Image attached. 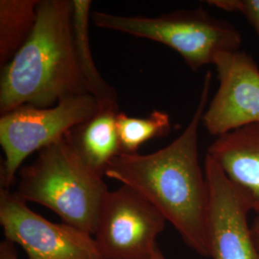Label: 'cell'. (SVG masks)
Listing matches in <instances>:
<instances>
[{
  "label": "cell",
  "mask_w": 259,
  "mask_h": 259,
  "mask_svg": "<svg viewBox=\"0 0 259 259\" xmlns=\"http://www.w3.org/2000/svg\"><path fill=\"white\" fill-rule=\"evenodd\" d=\"M211 73L206 72L198 105L184 132L166 147L149 155L121 154L105 176L148 200L176 229L186 245L209 256V191L199 156V129L208 105Z\"/></svg>",
  "instance_id": "6da1fadb"
},
{
  "label": "cell",
  "mask_w": 259,
  "mask_h": 259,
  "mask_svg": "<svg viewBox=\"0 0 259 259\" xmlns=\"http://www.w3.org/2000/svg\"><path fill=\"white\" fill-rule=\"evenodd\" d=\"M88 90L75 55L71 0H40L27 41L1 67V115L21 106L50 108Z\"/></svg>",
  "instance_id": "7a4b0ae2"
},
{
  "label": "cell",
  "mask_w": 259,
  "mask_h": 259,
  "mask_svg": "<svg viewBox=\"0 0 259 259\" xmlns=\"http://www.w3.org/2000/svg\"><path fill=\"white\" fill-rule=\"evenodd\" d=\"M64 139L41 151L19 172L17 194L47 206L62 221L94 235L103 202L110 191Z\"/></svg>",
  "instance_id": "3957f363"
},
{
  "label": "cell",
  "mask_w": 259,
  "mask_h": 259,
  "mask_svg": "<svg viewBox=\"0 0 259 259\" xmlns=\"http://www.w3.org/2000/svg\"><path fill=\"white\" fill-rule=\"evenodd\" d=\"M92 19L97 27L172 48L193 71L204 65H214L218 56L240 50L242 46L237 28L201 8L179 10L154 18L93 12Z\"/></svg>",
  "instance_id": "277c9868"
},
{
  "label": "cell",
  "mask_w": 259,
  "mask_h": 259,
  "mask_svg": "<svg viewBox=\"0 0 259 259\" xmlns=\"http://www.w3.org/2000/svg\"><path fill=\"white\" fill-rule=\"evenodd\" d=\"M98 100L90 93L71 97L50 108L21 106L0 117V144L4 154L1 164V188L11 189L23 161L64 139L76 125L99 110Z\"/></svg>",
  "instance_id": "5b68a950"
},
{
  "label": "cell",
  "mask_w": 259,
  "mask_h": 259,
  "mask_svg": "<svg viewBox=\"0 0 259 259\" xmlns=\"http://www.w3.org/2000/svg\"><path fill=\"white\" fill-rule=\"evenodd\" d=\"M165 223L148 200L122 185L106 196L94 239L103 259H150Z\"/></svg>",
  "instance_id": "8992f818"
},
{
  "label": "cell",
  "mask_w": 259,
  "mask_h": 259,
  "mask_svg": "<svg viewBox=\"0 0 259 259\" xmlns=\"http://www.w3.org/2000/svg\"><path fill=\"white\" fill-rule=\"evenodd\" d=\"M0 224L5 240L19 244L28 259H103L92 234L48 221L11 189H0Z\"/></svg>",
  "instance_id": "52a82bcc"
},
{
  "label": "cell",
  "mask_w": 259,
  "mask_h": 259,
  "mask_svg": "<svg viewBox=\"0 0 259 259\" xmlns=\"http://www.w3.org/2000/svg\"><path fill=\"white\" fill-rule=\"evenodd\" d=\"M214 65L219 87L202 123L216 138L259 123V67L251 56L237 50L223 53Z\"/></svg>",
  "instance_id": "ba28073f"
},
{
  "label": "cell",
  "mask_w": 259,
  "mask_h": 259,
  "mask_svg": "<svg viewBox=\"0 0 259 259\" xmlns=\"http://www.w3.org/2000/svg\"><path fill=\"white\" fill-rule=\"evenodd\" d=\"M204 170L209 191V256L212 259H259L258 248L248 221L251 210L247 201L208 155Z\"/></svg>",
  "instance_id": "9c48e42d"
},
{
  "label": "cell",
  "mask_w": 259,
  "mask_h": 259,
  "mask_svg": "<svg viewBox=\"0 0 259 259\" xmlns=\"http://www.w3.org/2000/svg\"><path fill=\"white\" fill-rule=\"evenodd\" d=\"M207 155L259 216V123L218 137Z\"/></svg>",
  "instance_id": "30bf717a"
},
{
  "label": "cell",
  "mask_w": 259,
  "mask_h": 259,
  "mask_svg": "<svg viewBox=\"0 0 259 259\" xmlns=\"http://www.w3.org/2000/svg\"><path fill=\"white\" fill-rule=\"evenodd\" d=\"M118 112V104L100 105L95 114L65 136L76 154L100 176H105L109 164L123 154L116 127Z\"/></svg>",
  "instance_id": "8fae6325"
},
{
  "label": "cell",
  "mask_w": 259,
  "mask_h": 259,
  "mask_svg": "<svg viewBox=\"0 0 259 259\" xmlns=\"http://www.w3.org/2000/svg\"><path fill=\"white\" fill-rule=\"evenodd\" d=\"M91 0H71V32L75 55L88 93L100 105L118 104L116 91L100 74L93 60L90 40Z\"/></svg>",
  "instance_id": "7c38bea8"
},
{
  "label": "cell",
  "mask_w": 259,
  "mask_h": 259,
  "mask_svg": "<svg viewBox=\"0 0 259 259\" xmlns=\"http://www.w3.org/2000/svg\"><path fill=\"white\" fill-rule=\"evenodd\" d=\"M40 0L0 1V65L9 63L27 41L37 23Z\"/></svg>",
  "instance_id": "4fadbf2b"
},
{
  "label": "cell",
  "mask_w": 259,
  "mask_h": 259,
  "mask_svg": "<svg viewBox=\"0 0 259 259\" xmlns=\"http://www.w3.org/2000/svg\"><path fill=\"white\" fill-rule=\"evenodd\" d=\"M116 127L123 154H138L139 147L150 139L163 138L171 131V120L165 111H152L147 117H132L119 111Z\"/></svg>",
  "instance_id": "5bb4252c"
},
{
  "label": "cell",
  "mask_w": 259,
  "mask_h": 259,
  "mask_svg": "<svg viewBox=\"0 0 259 259\" xmlns=\"http://www.w3.org/2000/svg\"><path fill=\"white\" fill-rule=\"evenodd\" d=\"M210 6L228 13H239L254 30L259 41V0H208Z\"/></svg>",
  "instance_id": "9a60e30c"
},
{
  "label": "cell",
  "mask_w": 259,
  "mask_h": 259,
  "mask_svg": "<svg viewBox=\"0 0 259 259\" xmlns=\"http://www.w3.org/2000/svg\"><path fill=\"white\" fill-rule=\"evenodd\" d=\"M0 259H19L15 244L4 240L0 244Z\"/></svg>",
  "instance_id": "2e32d148"
},
{
  "label": "cell",
  "mask_w": 259,
  "mask_h": 259,
  "mask_svg": "<svg viewBox=\"0 0 259 259\" xmlns=\"http://www.w3.org/2000/svg\"><path fill=\"white\" fill-rule=\"evenodd\" d=\"M251 227V232H252V235H253V239L254 242L257 246L259 250V216H256L254 221L250 225Z\"/></svg>",
  "instance_id": "e0dca14e"
},
{
  "label": "cell",
  "mask_w": 259,
  "mask_h": 259,
  "mask_svg": "<svg viewBox=\"0 0 259 259\" xmlns=\"http://www.w3.org/2000/svg\"><path fill=\"white\" fill-rule=\"evenodd\" d=\"M150 259H166L164 257V255L162 254V252H161V250L160 249L157 247L156 250H155V252H154V254L152 255V257Z\"/></svg>",
  "instance_id": "ac0fdd59"
}]
</instances>
